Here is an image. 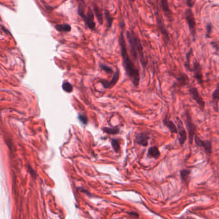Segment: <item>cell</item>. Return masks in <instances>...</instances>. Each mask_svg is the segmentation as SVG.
<instances>
[{"label": "cell", "instance_id": "44dd1931", "mask_svg": "<svg viewBox=\"0 0 219 219\" xmlns=\"http://www.w3.org/2000/svg\"><path fill=\"white\" fill-rule=\"evenodd\" d=\"M94 10H95V12L96 14V15L99 23H100V24H102L103 18H102V13L100 9L97 6H95L94 7Z\"/></svg>", "mask_w": 219, "mask_h": 219}, {"label": "cell", "instance_id": "2e32d148", "mask_svg": "<svg viewBox=\"0 0 219 219\" xmlns=\"http://www.w3.org/2000/svg\"><path fill=\"white\" fill-rule=\"evenodd\" d=\"M160 6L161 7V9H162V11L165 14V15L170 20H171L172 18L173 13L170 8L168 2L166 1V0H161V1L160 2Z\"/></svg>", "mask_w": 219, "mask_h": 219}, {"label": "cell", "instance_id": "ba28073f", "mask_svg": "<svg viewBox=\"0 0 219 219\" xmlns=\"http://www.w3.org/2000/svg\"><path fill=\"white\" fill-rule=\"evenodd\" d=\"M189 93L191 96L192 98L195 101V102L199 106V107L201 108L202 110L204 111V107H205V102L204 99L201 96L200 93L198 91L197 88L195 87H192L189 89Z\"/></svg>", "mask_w": 219, "mask_h": 219}, {"label": "cell", "instance_id": "52a82bcc", "mask_svg": "<svg viewBox=\"0 0 219 219\" xmlns=\"http://www.w3.org/2000/svg\"><path fill=\"white\" fill-rule=\"evenodd\" d=\"M191 72L194 74V77L200 84H203V74L202 67L199 61L195 60L193 63V67H191Z\"/></svg>", "mask_w": 219, "mask_h": 219}, {"label": "cell", "instance_id": "4fadbf2b", "mask_svg": "<svg viewBox=\"0 0 219 219\" xmlns=\"http://www.w3.org/2000/svg\"><path fill=\"white\" fill-rule=\"evenodd\" d=\"M119 79V71L117 70L114 73L113 77L111 81H107L106 80H100V83L102 84V86L104 87V88H112L114 85L116 84Z\"/></svg>", "mask_w": 219, "mask_h": 219}, {"label": "cell", "instance_id": "6da1fadb", "mask_svg": "<svg viewBox=\"0 0 219 219\" xmlns=\"http://www.w3.org/2000/svg\"><path fill=\"white\" fill-rule=\"evenodd\" d=\"M119 44L121 46V54L123 59V66L125 70H126L128 77L130 78L133 83V84L138 87L140 80V75L138 69L133 63L131 58L128 54V52L126 48V44L125 41L123 32H121L120 37H119Z\"/></svg>", "mask_w": 219, "mask_h": 219}, {"label": "cell", "instance_id": "5bb4252c", "mask_svg": "<svg viewBox=\"0 0 219 219\" xmlns=\"http://www.w3.org/2000/svg\"><path fill=\"white\" fill-rule=\"evenodd\" d=\"M150 137L147 132H140L136 136V142L140 145L146 147L148 145Z\"/></svg>", "mask_w": 219, "mask_h": 219}, {"label": "cell", "instance_id": "ffe728a7", "mask_svg": "<svg viewBox=\"0 0 219 219\" xmlns=\"http://www.w3.org/2000/svg\"><path fill=\"white\" fill-rule=\"evenodd\" d=\"M55 28L58 30L59 32H68L71 29V26L68 24L57 25L55 26Z\"/></svg>", "mask_w": 219, "mask_h": 219}, {"label": "cell", "instance_id": "9a60e30c", "mask_svg": "<svg viewBox=\"0 0 219 219\" xmlns=\"http://www.w3.org/2000/svg\"><path fill=\"white\" fill-rule=\"evenodd\" d=\"M85 23L90 29H94L95 27V23L94 21V14L91 8H89L86 15L84 18Z\"/></svg>", "mask_w": 219, "mask_h": 219}, {"label": "cell", "instance_id": "3957f363", "mask_svg": "<svg viewBox=\"0 0 219 219\" xmlns=\"http://www.w3.org/2000/svg\"><path fill=\"white\" fill-rule=\"evenodd\" d=\"M184 121L188 131V134L189 143L190 144H192L193 141H194L195 138V136L197 134L196 132L197 127L194 123V122H193L192 117L188 109H186L185 111Z\"/></svg>", "mask_w": 219, "mask_h": 219}, {"label": "cell", "instance_id": "603a6c76", "mask_svg": "<svg viewBox=\"0 0 219 219\" xmlns=\"http://www.w3.org/2000/svg\"><path fill=\"white\" fill-rule=\"evenodd\" d=\"M62 89L67 93H71L73 91V86L69 82L64 81L62 84Z\"/></svg>", "mask_w": 219, "mask_h": 219}, {"label": "cell", "instance_id": "83f0119b", "mask_svg": "<svg viewBox=\"0 0 219 219\" xmlns=\"http://www.w3.org/2000/svg\"><path fill=\"white\" fill-rule=\"evenodd\" d=\"M100 68H101L102 70L105 71L106 72L109 73V74H111V73L113 72V69L111 68V67L108 66H107V65H105V64H100Z\"/></svg>", "mask_w": 219, "mask_h": 219}, {"label": "cell", "instance_id": "7402d4cb", "mask_svg": "<svg viewBox=\"0 0 219 219\" xmlns=\"http://www.w3.org/2000/svg\"><path fill=\"white\" fill-rule=\"evenodd\" d=\"M102 130L104 132L109 134H116L119 132V129H118L117 127H114V128L103 127Z\"/></svg>", "mask_w": 219, "mask_h": 219}, {"label": "cell", "instance_id": "8992f818", "mask_svg": "<svg viewBox=\"0 0 219 219\" xmlns=\"http://www.w3.org/2000/svg\"><path fill=\"white\" fill-rule=\"evenodd\" d=\"M175 123L178 129V134H179V142L181 146L183 145L186 141L187 139V133L184 127L183 123H182V119L179 117L175 118Z\"/></svg>", "mask_w": 219, "mask_h": 219}, {"label": "cell", "instance_id": "30bf717a", "mask_svg": "<svg viewBox=\"0 0 219 219\" xmlns=\"http://www.w3.org/2000/svg\"><path fill=\"white\" fill-rule=\"evenodd\" d=\"M172 76H173L177 82V87H182L188 84L189 78L185 74H184V73L179 72L175 74L172 73Z\"/></svg>", "mask_w": 219, "mask_h": 219}, {"label": "cell", "instance_id": "5b68a950", "mask_svg": "<svg viewBox=\"0 0 219 219\" xmlns=\"http://www.w3.org/2000/svg\"><path fill=\"white\" fill-rule=\"evenodd\" d=\"M155 16H156V21H157V25L158 28L159 29L160 32L162 34L163 40L165 44H167L170 41V37H169V33L168 32L167 28H166L165 25L163 22V20L162 17L161 16V14L159 13L158 10L155 12Z\"/></svg>", "mask_w": 219, "mask_h": 219}, {"label": "cell", "instance_id": "cb8c5ba5", "mask_svg": "<svg viewBox=\"0 0 219 219\" xmlns=\"http://www.w3.org/2000/svg\"><path fill=\"white\" fill-rule=\"evenodd\" d=\"M111 144H112V147L113 148V149L116 152H118L119 150V144L118 141L116 139H112L111 141Z\"/></svg>", "mask_w": 219, "mask_h": 219}, {"label": "cell", "instance_id": "7c38bea8", "mask_svg": "<svg viewBox=\"0 0 219 219\" xmlns=\"http://www.w3.org/2000/svg\"><path fill=\"white\" fill-rule=\"evenodd\" d=\"M163 123L172 134H177L178 132V129H177L176 124L173 121L169 119L167 115L163 119Z\"/></svg>", "mask_w": 219, "mask_h": 219}, {"label": "cell", "instance_id": "ac0fdd59", "mask_svg": "<svg viewBox=\"0 0 219 219\" xmlns=\"http://www.w3.org/2000/svg\"><path fill=\"white\" fill-rule=\"evenodd\" d=\"M181 177L182 181L185 182V183H188L190 181V171L189 170L185 169L181 170Z\"/></svg>", "mask_w": 219, "mask_h": 219}, {"label": "cell", "instance_id": "484cf974", "mask_svg": "<svg viewBox=\"0 0 219 219\" xmlns=\"http://www.w3.org/2000/svg\"><path fill=\"white\" fill-rule=\"evenodd\" d=\"M206 38H210L211 34L212 33V30H213V25L211 23H208L206 25Z\"/></svg>", "mask_w": 219, "mask_h": 219}, {"label": "cell", "instance_id": "7a4b0ae2", "mask_svg": "<svg viewBox=\"0 0 219 219\" xmlns=\"http://www.w3.org/2000/svg\"><path fill=\"white\" fill-rule=\"evenodd\" d=\"M126 36L134 59L135 60H138V59H139L143 67H145V66H147V62L145 59L143 46L139 39L133 32H129V31H127Z\"/></svg>", "mask_w": 219, "mask_h": 219}, {"label": "cell", "instance_id": "9c48e42d", "mask_svg": "<svg viewBox=\"0 0 219 219\" xmlns=\"http://www.w3.org/2000/svg\"><path fill=\"white\" fill-rule=\"evenodd\" d=\"M194 142L198 147L203 148L207 154H211L212 153V145L210 141L202 140L196 134L194 138Z\"/></svg>", "mask_w": 219, "mask_h": 219}, {"label": "cell", "instance_id": "8fae6325", "mask_svg": "<svg viewBox=\"0 0 219 219\" xmlns=\"http://www.w3.org/2000/svg\"><path fill=\"white\" fill-rule=\"evenodd\" d=\"M211 103L213 106V109L215 113L219 112L218 103H219V83L217 84L215 90L212 93Z\"/></svg>", "mask_w": 219, "mask_h": 219}, {"label": "cell", "instance_id": "4316f807", "mask_svg": "<svg viewBox=\"0 0 219 219\" xmlns=\"http://www.w3.org/2000/svg\"><path fill=\"white\" fill-rule=\"evenodd\" d=\"M105 15H106V18L107 19V23H108V26L109 27H111V26L112 25V23H113V18L111 17V15L109 14V13L106 11L105 12Z\"/></svg>", "mask_w": 219, "mask_h": 219}, {"label": "cell", "instance_id": "e0dca14e", "mask_svg": "<svg viewBox=\"0 0 219 219\" xmlns=\"http://www.w3.org/2000/svg\"><path fill=\"white\" fill-rule=\"evenodd\" d=\"M148 155L155 159L158 158L160 155V152L158 147H156V146H153V147H150L148 150Z\"/></svg>", "mask_w": 219, "mask_h": 219}, {"label": "cell", "instance_id": "d4e9b609", "mask_svg": "<svg viewBox=\"0 0 219 219\" xmlns=\"http://www.w3.org/2000/svg\"><path fill=\"white\" fill-rule=\"evenodd\" d=\"M78 118H79L80 122L84 124V125H86L87 123L88 119H87V116L86 115V114H79V116H78Z\"/></svg>", "mask_w": 219, "mask_h": 219}, {"label": "cell", "instance_id": "277c9868", "mask_svg": "<svg viewBox=\"0 0 219 219\" xmlns=\"http://www.w3.org/2000/svg\"><path fill=\"white\" fill-rule=\"evenodd\" d=\"M185 19L187 22L188 26L190 33L193 39H194V41H195L196 37V33H197L196 19L191 8H187L185 10Z\"/></svg>", "mask_w": 219, "mask_h": 219}, {"label": "cell", "instance_id": "d6986e66", "mask_svg": "<svg viewBox=\"0 0 219 219\" xmlns=\"http://www.w3.org/2000/svg\"><path fill=\"white\" fill-rule=\"evenodd\" d=\"M192 54H193V49L191 48L190 50L188 51V53L186 54V62L185 63V66L186 70L191 72V67L190 66V58Z\"/></svg>", "mask_w": 219, "mask_h": 219}, {"label": "cell", "instance_id": "f1b7e54d", "mask_svg": "<svg viewBox=\"0 0 219 219\" xmlns=\"http://www.w3.org/2000/svg\"><path fill=\"white\" fill-rule=\"evenodd\" d=\"M195 3H196L195 0H186V4L187 6L188 7V8H191L194 6Z\"/></svg>", "mask_w": 219, "mask_h": 219}]
</instances>
